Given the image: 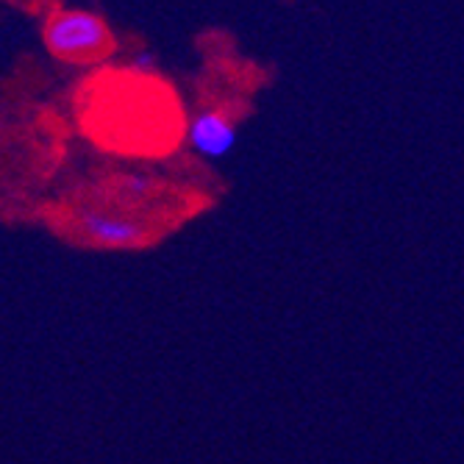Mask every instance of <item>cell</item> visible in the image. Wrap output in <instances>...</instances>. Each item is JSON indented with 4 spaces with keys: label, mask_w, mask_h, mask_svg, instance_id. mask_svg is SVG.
<instances>
[{
    "label": "cell",
    "mask_w": 464,
    "mask_h": 464,
    "mask_svg": "<svg viewBox=\"0 0 464 464\" xmlns=\"http://www.w3.org/2000/svg\"><path fill=\"white\" fill-rule=\"evenodd\" d=\"M48 48L56 56L81 59V56H98L111 48V36L106 25L90 12H64L56 14L48 25Z\"/></svg>",
    "instance_id": "cell-1"
},
{
    "label": "cell",
    "mask_w": 464,
    "mask_h": 464,
    "mask_svg": "<svg viewBox=\"0 0 464 464\" xmlns=\"http://www.w3.org/2000/svg\"><path fill=\"white\" fill-rule=\"evenodd\" d=\"M189 145L208 159H220L228 156L237 145V125L218 109L200 111L189 122Z\"/></svg>",
    "instance_id": "cell-2"
},
{
    "label": "cell",
    "mask_w": 464,
    "mask_h": 464,
    "mask_svg": "<svg viewBox=\"0 0 464 464\" xmlns=\"http://www.w3.org/2000/svg\"><path fill=\"white\" fill-rule=\"evenodd\" d=\"M78 226L90 239H95L98 245H109V247H134V245H142L148 237L142 223L95 212V208H83L78 215Z\"/></svg>",
    "instance_id": "cell-3"
},
{
    "label": "cell",
    "mask_w": 464,
    "mask_h": 464,
    "mask_svg": "<svg viewBox=\"0 0 464 464\" xmlns=\"http://www.w3.org/2000/svg\"><path fill=\"white\" fill-rule=\"evenodd\" d=\"M131 67H134L137 72H153V67H156V56H153V53H148V51H142V53H137V56L131 59Z\"/></svg>",
    "instance_id": "cell-4"
}]
</instances>
